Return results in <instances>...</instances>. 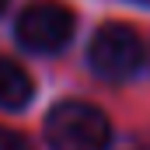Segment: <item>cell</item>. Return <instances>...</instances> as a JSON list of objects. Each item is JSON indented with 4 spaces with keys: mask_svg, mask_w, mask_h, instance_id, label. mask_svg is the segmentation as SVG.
I'll return each instance as SVG.
<instances>
[{
    "mask_svg": "<svg viewBox=\"0 0 150 150\" xmlns=\"http://www.w3.org/2000/svg\"><path fill=\"white\" fill-rule=\"evenodd\" d=\"M112 126L101 108L87 101H63L45 119V143L52 150H105Z\"/></svg>",
    "mask_w": 150,
    "mask_h": 150,
    "instance_id": "6da1fadb",
    "label": "cell"
},
{
    "mask_svg": "<svg viewBox=\"0 0 150 150\" xmlns=\"http://www.w3.org/2000/svg\"><path fill=\"white\" fill-rule=\"evenodd\" d=\"M87 63H91L94 74L105 77V80H126V77L136 74L140 63H143V38L136 35V28H129V25L108 21L91 38Z\"/></svg>",
    "mask_w": 150,
    "mask_h": 150,
    "instance_id": "7a4b0ae2",
    "label": "cell"
},
{
    "mask_svg": "<svg viewBox=\"0 0 150 150\" xmlns=\"http://www.w3.org/2000/svg\"><path fill=\"white\" fill-rule=\"evenodd\" d=\"M74 28H77L74 11L59 0H35L14 21L18 42L32 52H59L74 38Z\"/></svg>",
    "mask_w": 150,
    "mask_h": 150,
    "instance_id": "3957f363",
    "label": "cell"
},
{
    "mask_svg": "<svg viewBox=\"0 0 150 150\" xmlns=\"http://www.w3.org/2000/svg\"><path fill=\"white\" fill-rule=\"evenodd\" d=\"M35 94V80L21 63L0 56V108H25Z\"/></svg>",
    "mask_w": 150,
    "mask_h": 150,
    "instance_id": "277c9868",
    "label": "cell"
},
{
    "mask_svg": "<svg viewBox=\"0 0 150 150\" xmlns=\"http://www.w3.org/2000/svg\"><path fill=\"white\" fill-rule=\"evenodd\" d=\"M0 150H32V143L18 133V129H11V126H0Z\"/></svg>",
    "mask_w": 150,
    "mask_h": 150,
    "instance_id": "5b68a950",
    "label": "cell"
},
{
    "mask_svg": "<svg viewBox=\"0 0 150 150\" xmlns=\"http://www.w3.org/2000/svg\"><path fill=\"white\" fill-rule=\"evenodd\" d=\"M7 4H11V0H0V14H4V11H7Z\"/></svg>",
    "mask_w": 150,
    "mask_h": 150,
    "instance_id": "8992f818",
    "label": "cell"
}]
</instances>
